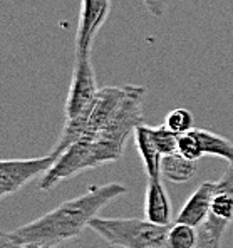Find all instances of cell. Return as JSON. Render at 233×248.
I'll return each mask as SVG.
<instances>
[{"instance_id": "obj_21", "label": "cell", "mask_w": 233, "mask_h": 248, "mask_svg": "<svg viewBox=\"0 0 233 248\" xmlns=\"http://www.w3.org/2000/svg\"><path fill=\"white\" fill-rule=\"evenodd\" d=\"M41 248H54V247H41Z\"/></svg>"}, {"instance_id": "obj_18", "label": "cell", "mask_w": 233, "mask_h": 248, "mask_svg": "<svg viewBox=\"0 0 233 248\" xmlns=\"http://www.w3.org/2000/svg\"><path fill=\"white\" fill-rule=\"evenodd\" d=\"M146 7V10L153 17H163L168 7V0H141Z\"/></svg>"}, {"instance_id": "obj_13", "label": "cell", "mask_w": 233, "mask_h": 248, "mask_svg": "<svg viewBox=\"0 0 233 248\" xmlns=\"http://www.w3.org/2000/svg\"><path fill=\"white\" fill-rule=\"evenodd\" d=\"M198 245V230L186 223L170 225L168 248H196Z\"/></svg>"}, {"instance_id": "obj_15", "label": "cell", "mask_w": 233, "mask_h": 248, "mask_svg": "<svg viewBox=\"0 0 233 248\" xmlns=\"http://www.w3.org/2000/svg\"><path fill=\"white\" fill-rule=\"evenodd\" d=\"M151 133L156 141V146H158L159 153L163 156H170L173 153H178V134L170 131L165 124L158 127L151 126Z\"/></svg>"}, {"instance_id": "obj_17", "label": "cell", "mask_w": 233, "mask_h": 248, "mask_svg": "<svg viewBox=\"0 0 233 248\" xmlns=\"http://www.w3.org/2000/svg\"><path fill=\"white\" fill-rule=\"evenodd\" d=\"M221 243H223V240L212 235L203 225L198 228V245L196 248H221Z\"/></svg>"}, {"instance_id": "obj_2", "label": "cell", "mask_w": 233, "mask_h": 248, "mask_svg": "<svg viewBox=\"0 0 233 248\" xmlns=\"http://www.w3.org/2000/svg\"><path fill=\"white\" fill-rule=\"evenodd\" d=\"M144 94H146L144 87L127 84L121 104L118 106L106 126L97 133V136L93 141L81 140L87 149V168L89 170L121 159L129 134H134L136 127L143 123Z\"/></svg>"}, {"instance_id": "obj_20", "label": "cell", "mask_w": 233, "mask_h": 248, "mask_svg": "<svg viewBox=\"0 0 233 248\" xmlns=\"http://www.w3.org/2000/svg\"><path fill=\"white\" fill-rule=\"evenodd\" d=\"M20 248H41V247H37V245H31V243H27V245H22Z\"/></svg>"}, {"instance_id": "obj_14", "label": "cell", "mask_w": 233, "mask_h": 248, "mask_svg": "<svg viewBox=\"0 0 233 248\" xmlns=\"http://www.w3.org/2000/svg\"><path fill=\"white\" fill-rule=\"evenodd\" d=\"M165 126L170 131H173L174 134L181 136V134L190 133L191 129H195V118H193V114L188 109L176 108L166 114Z\"/></svg>"}, {"instance_id": "obj_7", "label": "cell", "mask_w": 233, "mask_h": 248, "mask_svg": "<svg viewBox=\"0 0 233 248\" xmlns=\"http://www.w3.org/2000/svg\"><path fill=\"white\" fill-rule=\"evenodd\" d=\"M233 223V165H230L220 181L215 183L212 211L203 227L217 238L223 240L225 232Z\"/></svg>"}, {"instance_id": "obj_12", "label": "cell", "mask_w": 233, "mask_h": 248, "mask_svg": "<svg viewBox=\"0 0 233 248\" xmlns=\"http://www.w3.org/2000/svg\"><path fill=\"white\" fill-rule=\"evenodd\" d=\"M193 131H195L196 138H198L203 155L218 156V158L227 159L230 165H233V143L228 138L206 129H196L195 127Z\"/></svg>"}, {"instance_id": "obj_1", "label": "cell", "mask_w": 233, "mask_h": 248, "mask_svg": "<svg viewBox=\"0 0 233 248\" xmlns=\"http://www.w3.org/2000/svg\"><path fill=\"white\" fill-rule=\"evenodd\" d=\"M126 191L127 188L121 183L94 186L84 195L64 202L44 217L19 227L12 235L22 245L31 243L37 247H57L67 240L78 238L89 228L93 218H96L104 206Z\"/></svg>"}, {"instance_id": "obj_10", "label": "cell", "mask_w": 233, "mask_h": 248, "mask_svg": "<svg viewBox=\"0 0 233 248\" xmlns=\"http://www.w3.org/2000/svg\"><path fill=\"white\" fill-rule=\"evenodd\" d=\"M146 218L153 223L171 225L173 213H171V202L163 185L161 178L148 180L146 186Z\"/></svg>"}, {"instance_id": "obj_4", "label": "cell", "mask_w": 233, "mask_h": 248, "mask_svg": "<svg viewBox=\"0 0 233 248\" xmlns=\"http://www.w3.org/2000/svg\"><path fill=\"white\" fill-rule=\"evenodd\" d=\"M99 87L96 82V72L93 67V61L89 57H76L72 81L69 87L67 99L64 106L65 121L81 118L91 111L94 99H96Z\"/></svg>"}, {"instance_id": "obj_6", "label": "cell", "mask_w": 233, "mask_h": 248, "mask_svg": "<svg viewBox=\"0 0 233 248\" xmlns=\"http://www.w3.org/2000/svg\"><path fill=\"white\" fill-rule=\"evenodd\" d=\"M111 12V0H81L78 32L74 37L76 57H89L96 35L106 24Z\"/></svg>"}, {"instance_id": "obj_11", "label": "cell", "mask_w": 233, "mask_h": 248, "mask_svg": "<svg viewBox=\"0 0 233 248\" xmlns=\"http://www.w3.org/2000/svg\"><path fill=\"white\" fill-rule=\"evenodd\" d=\"M196 173V163L183 158L180 153H173L170 156H163L161 176L171 183H185L190 181Z\"/></svg>"}, {"instance_id": "obj_3", "label": "cell", "mask_w": 233, "mask_h": 248, "mask_svg": "<svg viewBox=\"0 0 233 248\" xmlns=\"http://www.w3.org/2000/svg\"><path fill=\"white\" fill-rule=\"evenodd\" d=\"M108 245L121 248H168L170 225H158L140 218L96 217L89 223Z\"/></svg>"}, {"instance_id": "obj_9", "label": "cell", "mask_w": 233, "mask_h": 248, "mask_svg": "<svg viewBox=\"0 0 233 248\" xmlns=\"http://www.w3.org/2000/svg\"><path fill=\"white\" fill-rule=\"evenodd\" d=\"M134 141H136V148L141 156V161L144 165V170H146L148 180L161 178L163 155L159 153L155 138H153L151 126H146L144 123H141L134 131Z\"/></svg>"}, {"instance_id": "obj_8", "label": "cell", "mask_w": 233, "mask_h": 248, "mask_svg": "<svg viewBox=\"0 0 233 248\" xmlns=\"http://www.w3.org/2000/svg\"><path fill=\"white\" fill-rule=\"evenodd\" d=\"M215 195V183L213 181H205L196 188L186 203L180 210L176 217L178 223H186L195 228H200L210 217L212 211V202Z\"/></svg>"}, {"instance_id": "obj_16", "label": "cell", "mask_w": 233, "mask_h": 248, "mask_svg": "<svg viewBox=\"0 0 233 248\" xmlns=\"http://www.w3.org/2000/svg\"><path fill=\"white\" fill-rule=\"evenodd\" d=\"M178 153H180L183 158L190 159V161H195V163H198L200 159L205 156L202 148H200V141L193 129L190 133H185V134H181V136H178Z\"/></svg>"}, {"instance_id": "obj_5", "label": "cell", "mask_w": 233, "mask_h": 248, "mask_svg": "<svg viewBox=\"0 0 233 248\" xmlns=\"http://www.w3.org/2000/svg\"><path fill=\"white\" fill-rule=\"evenodd\" d=\"M61 153L54 151L41 158L27 159H0V200L17 193L34 178L47 173L57 161Z\"/></svg>"}, {"instance_id": "obj_19", "label": "cell", "mask_w": 233, "mask_h": 248, "mask_svg": "<svg viewBox=\"0 0 233 248\" xmlns=\"http://www.w3.org/2000/svg\"><path fill=\"white\" fill-rule=\"evenodd\" d=\"M22 243L12 233L7 232H0V248H20Z\"/></svg>"}]
</instances>
